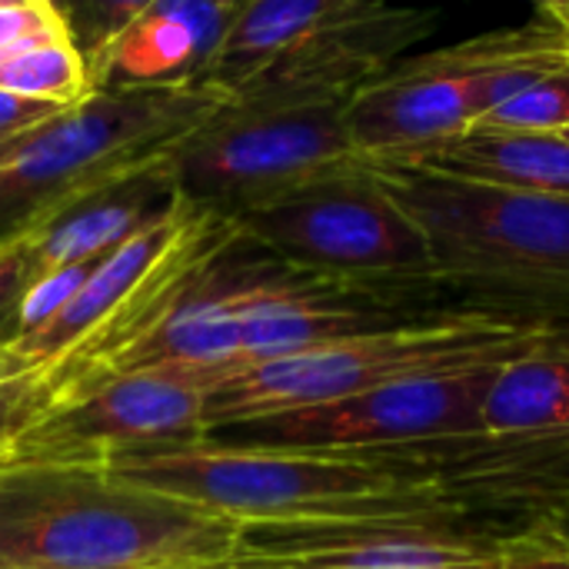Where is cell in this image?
<instances>
[{
	"instance_id": "cell-31",
	"label": "cell",
	"mask_w": 569,
	"mask_h": 569,
	"mask_svg": "<svg viewBox=\"0 0 569 569\" xmlns=\"http://www.w3.org/2000/svg\"><path fill=\"white\" fill-rule=\"evenodd\" d=\"M223 3H230V7H240L243 0H223Z\"/></svg>"
},
{
	"instance_id": "cell-12",
	"label": "cell",
	"mask_w": 569,
	"mask_h": 569,
	"mask_svg": "<svg viewBox=\"0 0 569 569\" xmlns=\"http://www.w3.org/2000/svg\"><path fill=\"white\" fill-rule=\"evenodd\" d=\"M237 7L223 0H153L87 67L97 90L203 83Z\"/></svg>"
},
{
	"instance_id": "cell-26",
	"label": "cell",
	"mask_w": 569,
	"mask_h": 569,
	"mask_svg": "<svg viewBox=\"0 0 569 569\" xmlns=\"http://www.w3.org/2000/svg\"><path fill=\"white\" fill-rule=\"evenodd\" d=\"M563 523L550 533L547 543H540V547H533L527 553L510 557L507 563H500L497 569H569V557L567 550H563Z\"/></svg>"
},
{
	"instance_id": "cell-4",
	"label": "cell",
	"mask_w": 569,
	"mask_h": 569,
	"mask_svg": "<svg viewBox=\"0 0 569 569\" xmlns=\"http://www.w3.org/2000/svg\"><path fill=\"white\" fill-rule=\"evenodd\" d=\"M227 93L210 83L93 90L47 123L0 143V243L27 237L90 190L167 157Z\"/></svg>"
},
{
	"instance_id": "cell-20",
	"label": "cell",
	"mask_w": 569,
	"mask_h": 569,
	"mask_svg": "<svg viewBox=\"0 0 569 569\" xmlns=\"http://www.w3.org/2000/svg\"><path fill=\"white\" fill-rule=\"evenodd\" d=\"M57 13L67 23L70 40L90 63L120 30H127L153 0H53Z\"/></svg>"
},
{
	"instance_id": "cell-18",
	"label": "cell",
	"mask_w": 569,
	"mask_h": 569,
	"mask_svg": "<svg viewBox=\"0 0 569 569\" xmlns=\"http://www.w3.org/2000/svg\"><path fill=\"white\" fill-rule=\"evenodd\" d=\"M0 90L23 93L33 100H50L60 107L83 103L97 87L90 80V67L70 33L40 37L0 63Z\"/></svg>"
},
{
	"instance_id": "cell-28",
	"label": "cell",
	"mask_w": 569,
	"mask_h": 569,
	"mask_svg": "<svg viewBox=\"0 0 569 569\" xmlns=\"http://www.w3.org/2000/svg\"><path fill=\"white\" fill-rule=\"evenodd\" d=\"M530 3L540 7V13L569 37V0H530Z\"/></svg>"
},
{
	"instance_id": "cell-27",
	"label": "cell",
	"mask_w": 569,
	"mask_h": 569,
	"mask_svg": "<svg viewBox=\"0 0 569 569\" xmlns=\"http://www.w3.org/2000/svg\"><path fill=\"white\" fill-rule=\"evenodd\" d=\"M33 370H40V367H33L27 357H20L13 347H0V383H7V380H17V377H23V373H33Z\"/></svg>"
},
{
	"instance_id": "cell-21",
	"label": "cell",
	"mask_w": 569,
	"mask_h": 569,
	"mask_svg": "<svg viewBox=\"0 0 569 569\" xmlns=\"http://www.w3.org/2000/svg\"><path fill=\"white\" fill-rule=\"evenodd\" d=\"M107 257V253H103ZM100 263L97 260H77V263H63V267H53L40 277H33L23 290V300H20V317H17V327H20V337L40 330L43 323H50L73 297L77 290L83 287V280L90 277V270ZM17 337V340H20ZM13 340V343H17Z\"/></svg>"
},
{
	"instance_id": "cell-5",
	"label": "cell",
	"mask_w": 569,
	"mask_h": 569,
	"mask_svg": "<svg viewBox=\"0 0 569 569\" xmlns=\"http://www.w3.org/2000/svg\"><path fill=\"white\" fill-rule=\"evenodd\" d=\"M569 63V37L540 20L403 57L350 97L343 117L360 160H397L470 130L507 97Z\"/></svg>"
},
{
	"instance_id": "cell-11",
	"label": "cell",
	"mask_w": 569,
	"mask_h": 569,
	"mask_svg": "<svg viewBox=\"0 0 569 569\" xmlns=\"http://www.w3.org/2000/svg\"><path fill=\"white\" fill-rule=\"evenodd\" d=\"M437 7L370 0L307 33L270 67L227 93L230 107H313L350 103L367 83L383 77L403 53L440 27Z\"/></svg>"
},
{
	"instance_id": "cell-25",
	"label": "cell",
	"mask_w": 569,
	"mask_h": 569,
	"mask_svg": "<svg viewBox=\"0 0 569 569\" xmlns=\"http://www.w3.org/2000/svg\"><path fill=\"white\" fill-rule=\"evenodd\" d=\"M63 110L67 107L50 103V100H33V97H23V93L0 90V143L47 123L50 117H57Z\"/></svg>"
},
{
	"instance_id": "cell-10",
	"label": "cell",
	"mask_w": 569,
	"mask_h": 569,
	"mask_svg": "<svg viewBox=\"0 0 569 569\" xmlns=\"http://www.w3.org/2000/svg\"><path fill=\"white\" fill-rule=\"evenodd\" d=\"M563 523V520H560ZM500 533L447 520H337L240 527L230 569H463L500 567L560 527Z\"/></svg>"
},
{
	"instance_id": "cell-3",
	"label": "cell",
	"mask_w": 569,
	"mask_h": 569,
	"mask_svg": "<svg viewBox=\"0 0 569 569\" xmlns=\"http://www.w3.org/2000/svg\"><path fill=\"white\" fill-rule=\"evenodd\" d=\"M423 230L437 283L507 310L569 317V200L370 163Z\"/></svg>"
},
{
	"instance_id": "cell-19",
	"label": "cell",
	"mask_w": 569,
	"mask_h": 569,
	"mask_svg": "<svg viewBox=\"0 0 569 569\" xmlns=\"http://www.w3.org/2000/svg\"><path fill=\"white\" fill-rule=\"evenodd\" d=\"M470 130L493 133H567L569 130V63L553 67L527 83L500 107L483 113Z\"/></svg>"
},
{
	"instance_id": "cell-32",
	"label": "cell",
	"mask_w": 569,
	"mask_h": 569,
	"mask_svg": "<svg viewBox=\"0 0 569 569\" xmlns=\"http://www.w3.org/2000/svg\"><path fill=\"white\" fill-rule=\"evenodd\" d=\"M463 569H497V567H463Z\"/></svg>"
},
{
	"instance_id": "cell-34",
	"label": "cell",
	"mask_w": 569,
	"mask_h": 569,
	"mask_svg": "<svg viewBox=\"0 0 569 569\" xmlns=\"http://www.w3.org/2000/svg\"><path fill=\"white\" fill-rule=\"evenodd\" d=\"M47 3H53V0H47Z\"/></svg>"
},
{
	"instance_id": "cell-22",
	"label": "cell",
	"mask_w": 569,
	"mask_h": 569,
	"mask_svg": "<svg viewBox=\"0 0 569 569\" xmlns=\"http://www.w3.org/2000/svg\"><path fill=\"white\" fill-rule=\"evenodd\" d=\"M47 400H50L47 370H33L0 383V463L13 447V440L20 437V430L43 410Z\"/></svg>"
},
{
	"instance_id": "cell-23",
	"label": "cell",
	"mask_w": 569,
	"mask_h": 569,
	"mask_svg": "<svg viewBox=\"0 0 569 569\" xmlns=\"http://www.w3.org/2000/svg\"><path fill=\"white\" fill-rule=\"evenodd\" d=\"M27 283H30V233L0 243V347H10L20 337L17 317Z\"/></svg>"
},
{
	"instance_id": "cell-13",
	"label": "cell",
	"mask_w": 569,
	"mask_h": 569,
	"mask_svg": "<svg viewBox=\"0 0 569 569\" xmlns=\"http://www.w3.org/2000/svg\"><path fill=\"white\" fill-rule=\"evenodd\" d=\"M173 153V150H170ZM170 153L157 157L97 190L73 200L53 220L30 233V280L77 260H97L163 220L177 203Z\"/></svg>"
},
{
	"instance_id": "cell-6",
	"label": "cell",
	"mask_w": 569,
	"mask_h": 569,
	"mask_svg": "<svg viewBox=\"0 0 569 569\" xmlns=\"http://www.w3.org/2000/svg\"><path fill=\"white\" fill-rule=\"evenodd\" d=\"M283 263L347 283L443 287L417 220L357 163L233 220Z\"/></svg>"
},
{
	"instance_id": "cell-2",
	"label": "cell",
	"mask_w": 569,
	"mask_h": 569,
	"mask_svg": "<svg viewBox=\"0 0 569 569\" xmlns=\"http://www.w3.org/2000/svg\"><path fill=\"white\" fill-rule=\"evenodd\" d=\"M240 523L110 467H0V569H230Z\"/></svg>"
},
{
	"instance_id": "cell-14",
	"label": "cell",
	"mask_w": 569,
	"mask_h": 569,
	"mask_svg": "<svg viewBox=\"0 0 569 569\" xmlns=\"http://www.w3.org/2000/svg\"><path fill=\"white\" fill-rule=\"evenodd\" d=\"M187 213H190V203L180 197V203L163 220L143 227L140 233L113 247L107 257H100V263L90 270L77 297L50 323L20 337L10 347L40 370L67 357L90 330H97L107 317H113L133 297V290L147 280V273L160 263V257L170 250V243L183 230Z\"/></svg>"
},
{
	"instance_id": "cell-9",
	"label": "cell",
	"mask_w": 569,
	"mask_h": 569,
	"mask_svg": "<svg viewBox=\"0 0 569 569\" xmlns=\"http://www.w3.org/2000/svg\"><path fill=\"white\" fill-rule=\"evenodd\" d=\"M497 367L503 363L420 373L337 403L223 423L207 430L203 443L250 450H370L477 437L483 433L480 403Z\"/></svg>"
},
{
	"instance_id": "cell-29",
	"label": "cell",
	"mask_w": 569,
	"mask_h": 569,
	"mask_svg": "<svg viewBox=\"0 0 569 569\" xmlns=\"http://www.w3.org/2000/svg\"><path fill=\"white\" fill-rule=\"evenodd\" d=\"M33 3H47V0H0V10H10V7H33Z\"/></svg>"
},
{
	"instance_id": "cell-33",
	"label": "cell",
	"mask_w": 569,
	"mask_h": 569,
	"mask_svg": "<svg viewBox=\"0 0 569 569\" xmlns=\"http://www.w3.org/2000/svg\"><path fill=\"white\" fill-rule=\"evenodd\" d=\"M560 137H567V140H569V130H567V133H560Z\"/></svg>"
},
{
	"instance_id": "cell-8",
	"label": "cell",
	"mask_w": 569,
	"mask_h": 569,
	"mask_svg": "<svg viewBox=\"0 0 569 569\" xmlns=\"http://www.w3.org/2000/svg\"><path fill=\"white\" fill-rule=\"evenodd\" d=\"M207 437V387L197 370L153 367L107 373L50 393L0 467H113Z\"/></svg>"
},
{
	"instance_id": "cell-17",
	"label": "cell",
	"mask_w": 569,
	"mask_h": 569,
	"mask_svg": "<svg viewBox=\"0 0 569 569\" xmlns=\"http://www.w3.org/2000/svg\"><path fill=\"white\" fill-rule=\"evenodd\" d=\"M487 437H567L569 350L517 357L493 370L480 403Z\"/></svg>"
},
{
	"instance_id": "cell-16",
	"label": "cell",
	"mask_w": 569,
	"mask_h": 569,
	"mask_svg": "<svg viewBox=\"0 0 569 569\" xmlns=\"http://www.w3.org/2000/svg\"><path fill=\"white\" fill-rule=\"evenodd\" d=\"M360 3L370 0H243L230 17L203 83L233 93L307 33Z\"/></svg>"
},
{
	"instance_id": "cell-30",
	"label": "cell",
	"mask_w": 569,
	"mask_h": 569,
	"mask_svg": "<svg viewBox=\"0 0 569 569\" xmlns=\"http://www.w3.org/2000/svg\"><path fill=\"white\" fill-rule=\"evenodd\" d=\"M563 550H567V557H569V520L563 523Z\"/></svg>"
},
{
	"instance_id": "cell-7",
	"label": "cell",
	"mask_w": 569,
	"mask_h": 569,
	"mask_svg": "<svg viewBox=\"0 0 569 569\" xmlns=\"http://www.w3.org/2000/svg\"><path fill=\"white\" fill-rule=\"evenodd\" d=\"M343 110L347 103L220 107L173 147L170 167L177 193L200 210L237 220L247 210L330 177L357 163Z\"/></svg>"
},
{
	"instance_id": "cell-15",
	"label": "cell",
	"mask_w": 569,
	"mask_h": 569,
	"mask_svg": "<svg viewBox=\"0 0 569 569\" xmlns=\"http://www.w3.org/2000/svg\"><path fill=\"white\" fill-rule=\"evenodd\" d=\"M370 163H400L467 183L569 200V140L560 133L463 130L407 157Z\"/></svg>"
},
{
	"instance_id": "cell-1",
	"label": "cell",
	"mask_w": 569,
	"mask_h": 569,
	"mask_svg": "<svg viewBox=\"0 0 569 569\" xmlns=\"http://www.w3.org/2000/svg\"><path fill=\"white\" fill-rule=\"evenodd\" d=\"M110 470L240 527L447 520L533 533L569 510V433H477L370 450H250L200 440Z\"/></svg>"
},
{
	"instance_id": "cell-24",
	"label": "cell",
	"mask_w": 569,
	"mask_h": 569,
	"mask_svg": "<svg viewBox=\"0 0 569 569\" xmlns=\"http://www.w3.org/2000/svg\"><path fill=\"white\" fill-rule=\"evenodd\" d=\"M67 23L57 13L53 3H33V7H10L0 10V63L17 53L20 47L50 37V33H63Z\"/></svg>"
}]
</instances>
